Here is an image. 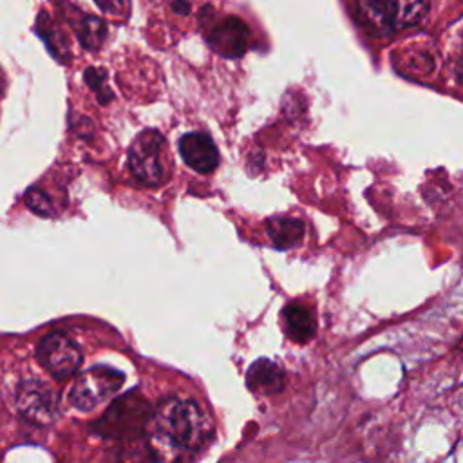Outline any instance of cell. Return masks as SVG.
<instances>
[{
  "label": "cell",
  "instance_id": "10",
  "mask_svg": "<svg viewBox=\"0 0 463 463\" xmlns=\"http://www.w3.org/2000/svg\"><path fill=\"white\" fill-rule=\"evenodd\" d=\"M246 383L257 394H275L284 389L286 374L279 362L269 358L255 360L246 371Z\"/></svg>",
  "mask_w": 463,
  "mask_h": 463
},
{
  "label": "cell",
  "instance_id": "6",
  "mask_svg": "<svg viewBox=\"0 0 463 463\" xmlns=\"http://www.w3.org/2000/svg\"><path fill=\"white\" fill-rule=\"evenodd\" d=\"M14 405L18 414L33 425H49L58 416V396L43 382L29 378L24 380L14 392Z\"/></svg>",
  "mask_w": 463,
  "mask_h": 463
},
{
  "label": "cell",
  "instance_id": "3",
  "mask_svg": "<svg viewBox=\"0 0 463 463\" xmlns=\"http://www.w3.org/2000/svg\"><path fill=\"white\" fill-rule=\"evenodd\" d=\"M128 166L136 181L156 188L168 179L165 166V137L154 130H143L128 148Z\"/></svg>",
  "mask_w": 463,
  "mask_h": 463
},
{
  "label": "cell",
  "instance_id": "5",
  "mask_svg": "<svg viewBox=\"0 0 463 463\" xmlns=\"http://www.w3.org/2000/svg\"><path fill=\"white\" fill-rule=\"evenodd\" d=\"M36 358L52 378L67 380L80 369L83 353L69 335L52 331L38 342Z\"/></svg>",
  "mask_w": 463,
  "mask_h": 463
},
{
  "label": "cell",
  "instance_id": "8",
  "mask_svg": "<svg viewBox=\"0 0 463 463\" xmlns=\"http://www.w3.org/2000/svg\"><path fill=\"white\" fill-rule=\"evenodd\" d=\"M210 47L224 58H241L250 43V29L237 16H226L215 22L206 34Z\"/></svg>",
  "mask_w": 463,
  "mask_h": 463
},
{
  "label": "cell",
  "instance_id": "11",
  "mask_svg": "<svg viewBox=\"0 0 463 463\" xmlns=\"http://www.w3.org/2000/svg\"><path fill=\"white\" fill-rule=\"evenodd\" d=\"M282 322L286 335L297 342L306 344L315 336L317 320L309 306L302 302H291L282 309Z\"/></svg>",
  "mask_w": 463,
  "mask_h": 463
},
{
  "label": "cell",
  "instance_id": "1",
  "mask_svg": "<svg viewBox=\"0 0 463 463\" xmlns=\"http://www.w3.org/2000/svg\"><path fill=\"white\" fill-rule=\"evenodd\" d=\"M154 434L177 450H201L213 436L208 414L194 400L168 398L161 402L150 418Z\"/></svg>",
  "mask_w": 463,
  "mask_h": 463
},
{
  "label": "cell",
  "instance_id": "12",
  "mask_svg": "<svg viewBox=\"0 0 463 463\" xmlns=\"http://www.w3.org/2000/svg\"><path fill=\"white\" fill-rule=\"evenodd\" d=\"M264 226H266V233H268L269 241L279 250L295 248L304 239L306 226H304V221H300L297 217H284V215L269 217Z\"/></svg>",
  "mask_w": 463,
  "mask_h": 463
},
{
  "label": "cell",
  "instance_id": "17",
  "mask_svg": "<svg viewBox=\"0 0 463 463\" xmlns=\"http://www.w3.org/2000/svg\"><path fill=\"white\" fill-rule=\"evenodd\" d=\"M172 11L179 16H186L190 13V4L188 0H174L172 2Z\"/></svg>",
  "mask_w": 463,
  "mask_h": 463
},
{
  "label": "cell",
  "instance_id": "2",
  "mask_svg": "<svg viewBox=\"0 0 463 463\" xmlns=\"http://www.w3.org/2000/svg\"><path fill=\"white\" fill-rule=\"evenodd\" d=\"M430 0H358L365 25L378 34H392L416 25L429 11Z\"/></svg>",
  "mask_w": 463,
  "mask_h": 463
},
{
  "label": "cell",
  "instance_id": "14",
  "mask_svg": "<svg viewBox=\"0 0 463 463\" xmlns=\"http://www.w3.org/2000/svg\"><path fill=\"white\" fill-rule=\"evenodd\" d=\"M83 78H85V83L96 92L99 103L105 105V103H109V101L112 99L114 94H112V90H110L109 85H107V72H105L103 69L89 67V69L85 71Z\"/></svg>",
  "mask_w": 463,
  "mask_h": 463
},
{
  "label": "cell",
  "instance_id": "15",
  "mask_svg": "<svg viewBox=\"0 0 463 463\" xmlns=\"http://www.w3.org/2000/svg\"><path fill=\"white\" fill-rule=\"evenodd\" d=\"M25 203L27 206L38 213V215H51L52 213V203L49 199V195L45 192H42L40 188H31L27 194H25Z\"/></svg>",
  "mask_w": 463,
  "mask_h": 463
},
{
  "label": "cell",
  "instance_id": "13",
  "mask_svg": "<svg viewBox=\"0 0 463 463\" xmlns=\"http://www.w3.org/2000/svg\"><path fill=\"white\" fill-rule=\"evenodd\" d=\"M107 36V25L98 16H83L78 25V38L81 45L89 51H96L101 47Z\"/></svg>",
  "mask_w": 463,
  "mask_h": 463
},
{
  "label": "cell",
  "instance_id": "9",
  "mask_svg": "<svg viewBox=\"0 0 463 463\" xmlns=\"http://www.w3.org/2000/svg\"><path fill=\"white\" fill-rule=\"evenodd\" d=\"M183 161L199 174H210L219 165V150L213 139L204 132H188L179 139Z\"/></svg>",
  "mask_w": 463,
  "mask_h": 463
},
{
  "label": "cell",
  "instance_id": "16",
  "mask_svg": "<svg viewBox=\"0 0 463 463\" xmlns=\"http://www.w3.org/2000/svg\"><path fill=\"white\" fill-rule=\"evenodd\" d=\"M109 14H125L128 0H94Z\"/></svg>",
  "mask_w": 463,
  "mask_h": 463
},
{
  "label": "cell",
  "instance_id": "4",
  "mask_svg": "<svg viewBox=\"0 0 463 463\" xmlns=\"http://www.w3.org/2000/svg\"><path fill=\"white\" fill-rule=\"evenodd\" d=\"M125 376L107 365H98L83 371L69 391V403L78 411H92L110 400L123 385Z\"/></svg>",
  "mask_w": 463,
  "mask_h": 463
},
{
  "label": "cell",
  "instance_id": "7",
  "mask_svg": "<svg viewBox=\"0 0 463 463\" xmlns=\"http://www.w3.org/2000/svg\"><path fill=\"white\" fill-rule=\"evenodd\" d=\"M150 418L152 412L148 411L146 402L136 400V396H125L112 403L99 425L107 436H121L141 429Z\"/></svg>",
  "mask_w": 463,
  "mask_h": 463
}]
</instances>
